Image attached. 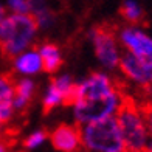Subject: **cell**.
Returning <instances> with one entry per match:
<instances>
[{"label":"cell","mask_w":152,"mask_h":152,"mask_svg":"<svg viewBox=\"0 0 152 152\" xmlns=\"http://www.w3.org/2000/svg\"><path fill=\"white\" fill-rule=\"evenodd\" d=\"M140 92L144 96V101L152 102V82L151 84H146V86H140Z\"/></svg>","instance_id":"obj_18"},{"label":"cell","mask_w":152,"mask_h":152,"mask_svg":"<svg viewBox=\"0 0 152 152\" xmlns=\"http://www.w3.org/2000/svg\"><path fill=\"white\" fill-rule=\"evenodd\" d=\"M16 72H20L23 75H34L40 70V58L36 51L26 53L23 56H20L17 61H14Z\"/></svg>","instance_id":"obj_12"},{"label":"cell","mask_w":152,"mask_h":152,"mask_svg":"<svg viewBox=\"0 0 152 152\" xmlns=\"http://www.w3.org/2000/svg\"><path fill=\"white\" fill-rule=\"evenodd\" d=\"M120 104V90L112 95L93 99H81L75 104V116L76 123L86 124L96 120H102L107 116H113Z\"/></svg>","instance_id":"obj_4"},{"label":"cell","mask_w":152,"mask_h":152,"mask_svg":"<svg viewBox=\"0 0 152 152\" xmlns=\"http://www.w3.org/2000/svg\"><path fill=\"white\" fill-rule=\"evenodd\" d=\"M116 92V87L113 84V81L109 76L93 72L88 78L81 82V99H93V98H102V96L112 95Z\"/></svg>","instance_id":"obj_8"},{"label":"cell","mask_w":152,"mask_h":152,"mask_svg":"<svg viewBox=\"0 0 152 152\" xmlns=\"http://www.w3.org/2000/svg\"><path fill=\"white\" fill-rule=\"evenodd\" d=\"M8 6L11 8L12 12H16V14H25V12H31L28 0H10Z\"/></svg>","instance_id":"obj_17"},{"label":"cell","mask_w":152,"mask_h":152,"mask_svg":"<svg viewBox=\"0 0 152 152\" xmlns=\"http://www.w3.org/2000/svg\"><path fill=\"white\" fill-rule=\"evenodd\" d=\"M37 30L39 22L33 12L3 17L0 20V59L5 64L14 62Z\"/></svg>","instance_id":"obj_2"},{"label":"cell","mask_w":152,"mask_h":152,"mask_svg":"<svg viewBox=\"0 0 152 152\" xmlns=\"http://www.w3.org/2000/svg\"><path fill=\"white\" fill-rule=\"evenodd\" d=\"M140 112L143 115V120H144V124H146V129H148V134H149V138L152 141V102L149 101H141L140 104Z\"/></svg>","instance_id":"obj_16"},{"label":"cell","mask_w":152,"mask_h":152,"mask_svg":"<svg viewBox=\"0 0 152 152\" xmlns=\"http://www.w3.org/2000/svg\"><path fill=\"white\" fill-rule=\"evenodd\" d=\"M81 132L82 146L90 152H126L115 115L86 123Z\"/></svg>","instance_id":"obj_3"},{"label":"cell","mask_w":152,"mask_h":152,"mask_svg":"<svg viewBox=\"0 0 152 152\" xmlns=\"http://www.w3.org/2000/svg\"><path fill=\"white\" fill-rule=\"evenodd\" d=\"M5 12H6V10L3 8V6H2V5H0V20H2V19L5 17Z\"/></svg>","instance_id":"obj_19"},{"label":"cell","mask_w":152,"mask_h":152,"mask_svg":"<svg viewBox=\"0 0 152 152\" xmlns=\"http://www.w3.org/2000/svg\"><path fill=\"white\" fill-rule=\"evenodd\" d=\"M39 58H40V70L45 72L47 75L58 73L62 64H64L59 47L53 42H45L39 47Z\"/></svg>","instance_id":"obj_10"},{"label":"cell","mask_w":152,"mask_h":152,"mask_svg":"<svg viewBox=\"0 0 152 152\" xmlns=\"http://www.w3.org/2000/svg\"><path fill=\"white\" fill-rule=\"evenodd\" d=\"M51 146L59 152H79L82 148V132L81 124H65L56 126L51 132H48Z\"/></svg>","instance_id":"obj_6"},{"label":"cell","mask_w":152,"mask_h":152,"mask_svg":"<svg viewBox=\"0 0 152 152\" xmlns=\"http://www.w3.org/2000/svg\"><path fill=\"white\" fill-rule=\"evenodd\" d=\"M116 31H118L116 25L110 22H102L92 30L96 58L107 68H115L120 61V53L116 47Z\"/></svg>","instance_id":"obj_5"},{"label":"cell","mask_w":152,"mask_h":152,"mask_svg":"<svg viewBox=\"0 0 152 152\" xmlns=\"http://www.w3.org/2000/svg\"><path fill=\"white\" fill-rule=\"evenodd\" d=\"M120 16L130 25H140L144 22V11L134 0H126L120 6Z\"/></svg>","instance_id":"obj_11"},{"label":"cell","mask_w":152,"mask_h":152,"mask_svg":"<svg viewBox=\"0 0 152 152\" xmlns=\"http://www.w3.org/2000/svg\"><path fill=\"white\" fill-rule=\"evenodd\" d=\"M0 61H2V59H0Z\"/></svg>","instance_id":"obj_21"},{"label":"cell","mask_w":152,"mask_h":152,"mask_svg":"<svg viewBox=\"0 0 152 152\" xmlns=\"http://www.w3.org/2000/svg\"><path fill=\"white\" fill-rule=\"evenodd\" d=\"M113 84L120 90V104L115 112V118L118 123L126 152H146L151 138L138 102L129 93H126V86L120 79H115Z\"/></svg>","instance_id":"obj_1"},{"label":"cell","mask_w":152,"mask_h":152,"mask_svg":"<svg viewBox=\"0 0 152 152\" xmlns=\"http://www.w3.org/2000/svg\"><path fill=\"white\" fill-rule=\"evenodd\" d=\"M16 81V70L0 73V102L12 101V90H14Z\"/></svg>","instance_id":"obj_13"},{"label":"cell","mask_w":152,"mask_h":152,"mask_svg":"<svg viewBox=\"0 0 152 152\" xmlns=\"http://www.w3.org/2000/svg\"><path fill=\"white\" fill-rule=\"evenodd\" d=\"M62 104V92L58 88V86L54 82L50 81V87H48V92L45 95V98L42 101V113L48 115L54 107H58Z\"/></svg>","instance_id":"obj_14"},{"label":"cell","mask_w":152,"mask_h":152,"mask_svg":"<svg viewBox=\"0 0 152 152\" xmlns=\"http://www.w3.org/2000/svg\"><path fill=\"white\" fill-rule=\"evenodd\" d=\"M47 138H48L47 130H36V132H33L31 135H28L23 140V148L25 149H34V148H37L39 144H42Z\"/></svg>","instance_id":"obj_15"},{"label":"cell","mask_w":152,"mask_h":152,"mask_svg":"<svg viewBox=\"0 0 152 152\" xmlns=\"http://www.w3.org/2000/svg\"><path fill=\"white\" fill-rule=\"evenodd\" d=\"M37 92L39 90L33 81L30 79L16 81L14 90H12V107H14V110H17L22 115L28 113L31 104L36 99Z\"/></svg>","instance_id":"obj_9"},{"label":"cell","mask_w":152,"mask_h":152,"mask_svg":"<svg viewBox=\"0 0 152 152\" xmlns=\"http://www.w3.org/2000/svg\"><path fill=\"white\" fill-rule=\"evenodd\" d=\"M121 44L127 51L143 61H152V39L135 28H124L120 34Z\"/></svg>","instance_id":"obj_7"},{"label":"cell","mask_w":152,"mask_h":152,"mask_svg":"<svg viewBox=\"0 0 152 152\" xmlns=\"http://www.w3.org/2000/svg\"><path fill=\"white\" fill-rule=\"evenodd\" d=\"M146 152H152V141H149L148 148H146Z\"/></svg>","instance_id":"obj_20"}]
</instances>
